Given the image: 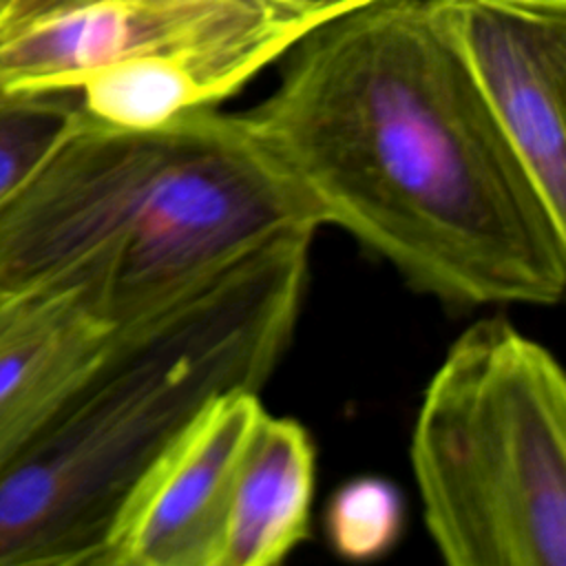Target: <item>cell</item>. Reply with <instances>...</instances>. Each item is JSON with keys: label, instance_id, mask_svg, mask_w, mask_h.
Returning a JSON list of instances; mask_svg holds the SVG:
<instances>
[{"label": "cell", "instance_id": "7", "mask_svg": "<svg viewBox=\"0 0 566 566\" xmlns=\"http://www.w3.org/2000/svg\"><path fill=\"white\" fill-rule=\"evenodd\" d=\"M263 411L252 389L212 400L142 484L108 566H214L237 473Z\"/></svg>", "mask_w": 566, "mask_h": 566}, {"label": "cell", "instance_id": "3", "mask_svg": "<svg viewBox=\"0 0 566 566\" xmlns=\"http://www.w3.org/2000/svg\"><path fill=\"white\" fill-rule=\"evenodd\" d=\"M316 230L239 113L206 106L119 128L77 108L0 201V292L82 287L139 318L274 239Z\"/></svg>", "mask_w": 566, "mask_h": 566}, {"label": "cell", "instance_id": "6", "mask_svg": "<svg viewBox=\"0 0 566 566\" xmlns=\"http://www.w3.org/2000/svg\"><path fill=\"white\" fill-rule=\"evenodd\" d=\"M480 93L566 219V0H431Z\"/></svg>", "mask_w": 566, "mask_h": 566}, {"label": "cell", "instance_id": "4", "mask_svg": "<svg viewBox=\"0 0 566 566\" xmlns=\"http://www.w3.org/2000/svg\"><path fill=\"white\" fill-rule=\"evenodd\" d=\"M409 464L449 566H566V374L511 321H475L449 345Z\"/></svg>", "mask_w": 566, "mask_h": 566}, {"label": "cell", "instance_id": "12", "mask_svg": "<svg viewBox=\"0 0 566 566\" xmlns=\"http://www.w3.org/2000/svg\"><path fill=\"white\" fill-rule=\"evenodd\" d=\"M77 108V91L0 88V201L51 150Z\"/></svg>", "mask_w": 566, "mask_h": 566}, {"label": "cell", "instance_id": "10", "mask_svg": "<svg viewBox=\"0 0 566 566\" xmlns=\"http://www.w3.org/2000/svg\"><path fill=\"white\" fill-rule=\"evenodd\" d=\"M77 102L95 122L119 128H150L217 106L197 71L172 55H135L104 66L77 86Z\"/></svg>", "mask_w": 566, "mask_h": 566}, {"label": "cell", "instance_id": "1", "mask_svg": "<svg viewBox=\"0 0 566 566\" xmlns=\"http://www.w3.org/2000/svg\"><path fill=\"white\" fill-rule=\"evenodd\" d=\"M241 119L318 228L455 307L566 290L557 217L431 0H369L307 31Z\"/></svg>", "mask_w": 566, "mask_h": 566}, {"label": "cell", "instance_id": "8", "mask_svg": "<svg viewBox=\"0 0 566 566\" xmlns=\"http://www.w3.org/2000/svg\"><path fill=\"white\" fill-rule=\"evenodd\" d=\"M133 321L82 287L0 292V467Z\"/></svg>", "mask_w": 566, "mask_h": 566}, {"label": "cell", "instance_id": "5", "mask_svg": "<svg viewBox=\"0 0 566 566\" xmlns=\"http://www.w3.org/2000/svg\"><path fill=\"white\" fill-rule=\"evenodd\" d=\"M325 20L263 0H93L0 35V88L77 91L115 62L172 55L219 104Z\"/></svg>", "mask_w": 566, "mask_h": 566}, {"label": "cell", "instance_id": "13", "mask_svg": "<svg viewBox=\"0 0 566 566\" xmlns=\"http://www.w3.org/2000/svg\"><path fill=\"white\" fill-rule=\"evenodd\" d=\"M18 2H22V0H0V20H2Z\"/></svg>", "mask_w": 566, "mask_h": 566}, {"label": "cell", "instance_id": "9", "mask_svg": "<svg viewBox=\"0 0 566 566\" xmlns=\"http://www.w3.org/2000/svg\"><path fill=\"white\" fill-rule=\"evenodd\" d=\"M316 442L268 409L245 447L214 566H279L312 533Z\"/></svg>", "mask_w": 566, "mask_h": 566}, {"label": "cell", "instance_id": "11", "mask_svg": "<svg viewBox=\"0 0 566 566\" xmlns=\"http://www.w3.org/2000/svg\"><path fill=\"white\" fill-rule=\"evenodd\" d=\"M405 506L394 482L376 475L345 482L327 502L325 533L332 548L352 562L389 553L400 539Z\"/></svg>", "mask_w": 566, "mask_h": 566}, {"label": "cell", "instance_id": "2", "mask_svg": "<svg viewBox=\"0 0 566 566\" xmlns=\"http://www.w3.org/2000/svg\"><path fill=\"white\" fill-rule=\"evenodd\" d=\"M312 232L128 323L0 467V566H108L142 484L219 396L259 391L298 325Z\"/></svg>", "mask_w": 566, "mask_h": 566}]
</instances>
